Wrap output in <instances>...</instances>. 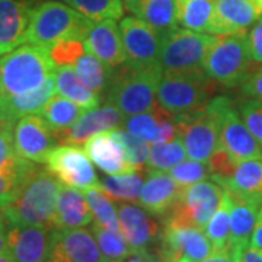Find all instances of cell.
I'll return each instance as SVG.
<instances>
[{"mask_svg": "<svg viewBox=\"0 0 262 262\" xmlns=\"http://www.w3.org/2000/svg\"><path fill=\"white\" fill-rule=\"evenodd\" d=\"M241 91L245 96L256 98L262 101V67L252 70L241 84Z\"/></svg>", "mask_w": 262, "mask_h": 262, "instance_id": "cell-47", "label": "cell"}, {"mask_svg": "<svg viewBox=\"0 0 262 262\" xmlns=\"http://www.w3.org/2000/svg\"><path fill=\"white\" fill-rule=\"evenodd\" d=\"M91 20L120 19L124 15V0H63Z\"/></svg>", "mask_w": 262, "mask_h": 262, "instance_id": "cell-39", "label": "cell"}, {"mask_svg": "<svg viewBox=\"0 0 262 262\" xmlns=\"http://www.w3.org/2000/svg\"><path fill=\"white\" fill-rule=\"evenodd\" d=\"M72 69H75L77 76L99 96L108 92L113 79V67L105 64L89 50L76 60Z\"/></svg>", "mask_w": 262, "mask_h": 262, "instance_id": "cell-32", "label": "cell"}, {"mask_svg": "<svg viewBox=\"0 0 262 262\" xmlns=\"http://www.w3.org/2000/svg\"><path fill=\"white\" fill-rule=\"evenodd\" d=\"M0 262H15L13 261V258H12V255L9 252H3L0 253Z\"/></svg>", "mask_w": 262, "mask_h": 262, "instance_id": "cell-53", "label": "cell"}, {"mask_svg": "<svg viewBox=\"0 0 262 262\" xmlns=\"http://www.w3.org/2000/svg\"><path fill=\"white\" fill-rule=\"evenodd\" d=\"M60 188L61 182L48 169L35 166L15 201L0 210L6 226H44L54 229Z\"/></svg>", "mask_w": 262, "mask_h": 262, "instance_id": "cell-1", "label": "cell"}, {"mask_svg": "<svg viewBox=\"0 0 262 262\" xmlns=\"http://www.w3.org/2000/svg\"><path fill=\"white\" fill-rule=\"evenodd\" d=\"M125 63L136 70H160L163 37L153 27L136 16L122 18L120 24Z\"/></svg>", "mask_w": 262, "mask_h": 262, "instance_id": "cell-11", "label": "cell"}, {"mask_svg": "<svg viewBox=\"0 0 262 262\" xmlns=\"http://www.w3.org/2000/svg\"><path fill=\"white\" fill-rule=\"evenodd\" d=\"M83 41L86 48L110 67L117 69L125 63L121 31L115 19L94 20Z\"/></svg>", "mask_w": 262, "mask_h": 262, "instance_id": "cell-19", "label": "cell"}, {"mask_svg": "<svg viewBox=\"0 0 262 262\" xmlns=\"http://www.w3.org/2000/svg\"><path fill=\"white\" fill-rule=\"evenodd\" d=\"M182 187L173 181L168 172L149 170L141 188L139 204L153 215H166L177 204Z\"/></svg>", "mask_w": 262, "mask_h": 262, "instance_id": "cell-20", "label": "cell"}, {"mask_svg": "<svg viewBox=\"0 0 262 262\" xmlns=\"http://www.w3.org/2000/svg\"><path fill=\"white\" fill-rule=\"evenodd\" d=\"M168 173L173 178V181L178 184L179 187L185 188L206 181L207 178H211V172L208 168V163L200 162V160H184L178 163L177 166L169 169Z\"/></svg>", "mask_w": 262, "mask_h": 262, "instance_id": "cell-42", "label": "cell"}, {"mask_svg": "<svg viewBox=\"0 0 262 262\" xmlns=\"http://www.w3.org/2000/svg\"><path fill=\"white\" fill-rule=\"evenodd\" d=\"M162 70H136L127 63L113 73L106 103L117 106L124 117L151 111L158 106V86Z\"/></svg>", "mask_w": 262, "mask_h": 262, "instance_id": "cell-4", "label": "cell"}, {"mask_svg": "<svg viewBox=\"0 0 262 262\" xmlns=\"http://www.w3.org/2000/svg\"><path fill=\"white\" fill-rule=\"evenodd\" d=\"M175 117V114L158 105L151 111L128 117L124 127L147 143H162L173 140L178 136Z\"/></svg>", "mask_w": 262, "mask_h": 262, "instance_id": "cell-24", "label": "cell"}, {"mask_svg": "<svg viewBox=\"0 0 262 262\" xmlns=\"http://www.w3.org/2000/svg\"><path fill=\"white\" fill-rule=\"evenodd\" d=\"M31 8L20 0H0V57L25 44Z\"/></svg>", "mask_w": 262, "mask_h": 262, "instance_id": "cell-23", "label": "cell"}, {"mask_svg": "<svg viewBox=\"0 0 262 262\" xmlns=\"http://www.w3.org/2000/svg\"><path fill=\"white\" fill-rule=\"evenodd\" d=\"M12 133L13 130L0 127V169L12 168L22 160L13 149Z\"/></svg>", "mask_w": 262, "mask_h": 262, "instance_id": "cell-45", "label": "cell"}, {"mask_svg": "<svg viewBox=\"0 0 262 262\" xmlns=\"http://www.w3.org/2000/svg\"><path fill=\"white\" fill-rule=\"evenodd\" d=\"M252 2L256 5V8L262 12V0H252Z\"/></svg>", "mask_w": 262, "mask_h": 262, "instance_id": "cell-55", "label": "cell"}, {"mask_svg": "<svg viewBox=\"0 0 262 262\" xmlns=\"http://www.w3.org/2000/svg\"><path fill=\"white\" fill-rule=\"evenodd\" d=\"M122 120L124 115L117 106L111 103H105L102 106L88 110L73 125L63 131L54 133V136L57 141L61 144L80 146L98 133L121 127Z\"/></svg>", "mask_w": 262, "mask_h": 262, "instance_id": "cell-16", "label": "cell"}, {"mask_svg": "<svg viewBox=\"0 0 262 262\" xmlns=\"http://www.w3.org/2000/svg\"><path fill=\"white\" fill-rule=\"evenodd\" d=\"M47 169L61 184L77 189L101 187L89 156L77 146H56L46 160Z\"/></svg>", "mask_w": 262, "mask_h": 262, "instance_id": "cell-13", "label": "cell"}, {"mask_svg": "<svg viewBox=\"0 0 262 262\" xmlns=\"http://www.w3.org/2000/svg\"><path fill=\"white\" fill-rule=\"evenodd\" d=\"M204 232L213 245L214 251L227 249L230 239V195L226 189L222 204L207 223Z\"/></svg>", "mask_w": 262, "mask_h": 262, "instance_id": "cell-38", "label": "cell"}, {"mask_svg": "<svg viewBox=\"0 0 262 262\" xmlns=\"http://www.w3.org/2000/svg\"><path fill=\"white\" fill-rule=\"evenodd\" d=\"M0 229H6V222H5V219H3L2 213H0Z\"/></svg>", "mask_w": 262, "mask_h": 262, "instance_id": "cell-54", "label": "cell"}, {"mask_svg": "<svg viewBox=\"0 0 262 262\" xmlns=\"http://www.w3.org/2000/svg\"><path fill=\"white\" fill-rule=\"evenodd\" d=\"M8 252V229H0V253Z\"/></svg>", "mask_w": 262, "mask_h": 262, "instance_id": "cell-52", "label": "cell"}, {"mask_svg": "<svg viewBox=\"0 0 262 262\" xmlns=\"http://www.w3.org/2000/svg\"><path fill=\"white\" fill-rule=\"evenodd\" d=\"M54 70L48 50L29 42L19 46L0 57V101L37 89Z\"/></svg>", "mask_w": 262, "mask_h": 262, "instance_id": "cell-2", "label": "cell"}, {"mask_svg": "<svg viewBox=\"0 0 262 262\" xmlns=\"http://www.w3.org/2000/svg\"><path fill=\"white\" fill-rule=\"evenodd\" d=\"M177 134L187 149L189 159L208 162L220 144L219 124L208 108L177 114Z\"/></svg>", "mask_w": 262, "mask_h": 262, "instance_id": "cell-10", "label": "cell"}, {"mask_svg": "<svg viewBox=\"0 0 262 262\" xmlns=\"http://www.w3.org/2000/svg\"><path fill=\"white\" fill-rule=\"evenodd\" d=\"M56 91L54 77L50 76L37 89L0 101V127L13 130L15 124L22 117L39 113L41 108L54 96Z\"/></svg>", "mask_w": 262, "mask_h": 262, "instance_id": "cell-22", "label": "cell"}, {"mask_svg": "<svg viewBox=\"0 0 262 262\" xmlns=\"http://www.w3.org/2000/svg\"><path fill=\"white\" fill-rule=\"evenodd\" d=\"M84 153L102 172L108 175H121L134 172L125 158V150L115 128L92 136L83 144Z\"/></svg>", "mask_w": 262, "mask_h": 262, "instance_id": "cell-18", "label": "cell"}, {"mask_svg": "<svg viewBox=\"0 0 262 262\" xmlns=\"http://www.w3.org/2000/svg\"><path fill=\"white\" fill-rule=\"evenodd\" d=\"M12 141L19 158L34 163H46L50 151L57 146L54 131L39 114H29L18 120Z\"/></svg>", "mask_w": 262, "mask_h": 262, "instance_id": "cell-14", "label": "cell"}, {"mask_svg": "<svg viewBox=\"0 0 262 262\" xmlns=\"http://www.w3.org/2000/svg\"><path fill=\"white\" fill-rule=\"evenodd\" d=\"M115 133H117L118 139L121 140L122 147L125 150V158L128 160L133 170L137 172L140 169L146 168L150 149L147 141L134 136L133 133H130L127 128H122V127H117Z\"/></svg>", "mask_w": 262, "mask_h": 262, "instance_id": "cell-41", "label": "cell"}, {"mask_svg": "<svg viewBox=\"0 0 262 262\" xmlns=\"http://www.w3.org/2000/svg\"><path fill=\"white\" fill-rule=\"evenodd\" d=\"M196 262H239V258L230 249H222V251H214L207 258Z\"/></svg>", "mask_w": 262, "mask_h": 262, "instance_id": "cell-49", "label": "cell"}, {"mask_svg": "<svg viewBox=\"0 0 262 262\" xmlns=\"http://www.w3.org/2000/svg\"><path fill=\"white\" fill-rule=\"evenodd\" d=\"M252 60L248 48V32L217 35L214 44L207 51L204 70L215 83L236 88L244 83L252 72Z\"/></svg>", "mask_w": 262, "mask_h": 262, "instance_id": "cell-6", "label": "cell"}, {"mask_svg": "<svg viewBox=\"0 0 262 262\" xmlns=\"http://www.w3.org/2000/svg\"><path fill=\"white\" fill-rule=\"evenodd\" d=\"M259 208L261 207L251 201L230 195V239L227 249L237 258H241V253L249 246Z\"/></svg>", "mask_w": 262, "mask_h": 262, "instance_id": "cell-26", "label": "cell"}, {"mask_svg": "<svg viewBox=\"0 0 262 262\" xmlns=\"http://www.w3.org/2000/svg\"><path fill=\"white\" fill-rule=\"evenodd\" d=\"M187 149L184 141L178 136L173 140L162 141V143H151L149 149V158L146 162V168L149 170H163L168 172L169 169L177 166L178 163L187 159Z\"/></svg>", "mask_w": 262, "mask_h": 262, "instance_id": "cell-35", "label": "cell"}, {"mask_svg": "<svg viewBox=\"0 0 262 262\" xmlns=\"http://www.w3.org/2000/svg\"><path fill=\"white\" fill-rule=\"evenodd\" d=\"M214 80L207 75H162L158 103L172 114L203 110L213 99Z\"/></svg>", "mask_w": 262, "mask_h": 262, "instance_id": "cell-7", "label": "cell"}, {"mask_svg": "<svg viewBox=\"0 0 262 262\" xmlns=\"http://www.w3.org/2000/svg\"><path fill=\"white\" fill-rule=\"evenodd\" d=\"M86 111V108L60 95L53 96L38 114L46 120L51 130L58 133L73 125Z\"/></svg>", "mask_w": 262, "mask_h": 262, "instance_id": "cell-33", "label": "cell"}, {"mask_svg": "<svg viewBox=\"0 0 262 262\" xmlns=\"http://www.w3.org/2000/svg\"><path fill=\"white\" fill-rule=\"evenodd\" d=\"M177 18L184 28L220 35L214 0H177Z\"/></svg>", "mask_w": 262, "mask_h": 262, "instance_id": "cell-30", "label": "cell"}, {"mask_svg": "<svg viewBox=\"0 0 262 262\" xmlns=\"http://www.w3.org/2000/svg\"><path fill=\"white\" fill-rule=\"evenodd\" d=\"M214 6L220 35L246 31L262 15L252 0H214Z\"/></svg>", "mask_w": 262, "mask_h": 262, "instance_id": "cell-29", "label": "cell"}, {"mask_svg": "<svg viewBox=\"0 0 262 262\" xmlns=\"http://www.w3.org/2000/svg\"><path fill=\"white\" fill-rule=\"evenodd\" d=\"M92 222L94 215L83 191L61 184L57 198L54 229H79Z\"/></svg>", "mask_w": 262, "mask_h": 262, "instance_id": "cell-25", "label": "cell"}, {"mask_svg": "<svg viewBox=\"0 0 262 262\" xmlns=\"http://www.w3.org/2000/svg\"><path fill=\"white\" fill-rule=\"evenodd\" d=\"M118 219L121 233L130 244L133 251L147 249V246L160 239L159 225L150 217L143 207L133 206L130 203L118 201Z\"/></svg>", "mask_w": 262, "mask_h": 262, "instance_id": "cell-21", "label": "cell"}, {"mask_svg": "<svg viewBox=\"0 0 262 262\" xmlns=\"http://www.w3.org/2000/svg\"><path fill=\"white\" fill-rule=\"evenodd\" d=\"M92 24L69 5L47 0L31 8L25 42L48 50L61 39H84Z\"/></svg>", "mask_w": 262, "mask_h": 262, "instance_id": "cell-3", "label": "cell"}, {"mask_svg": "<svg viewBox=\"0 0 262 262\" xmlns=\"http://www.w3.org/2000/svg\"><path fill=\"white\" fill-rule=\"evenodd\" d=\"M207 108L217 118L220 146L236 163L251 159L262 160V147L248 130L239 111L233 108V102L229 96H215Z\"/></svg>", "mask_w": 262, "mask_h": 262, "instance_id": "cell-8", "label": "cell"}, {"mask_svg": "<svg viewBox=\"0 0 262 262\" xmlns=\"http://www.w3.org/2000/svg\"><path fill=\"white\" fill-rule=\"evenodd\" d=\"M92 233L98 242L101 252L108 262L120 261L133 252V248L127 242L121 232L108 230L98 223L92 222Z\"/></svg>", "mask_w": 262, "mask_h": 262, "instance_id": "cell-40", "label": "cell"}, {"mask_svg": "<svg viewBox=\"0 0 262 262\" xmlns=\"http://www.w3.org/2000/svg\"><path fill=\"white\" fill-rule=\"evenodd\" d=\"M217 35L177 28L163 37L160 50L162 75H201L206 73L207 51Z\"/></svg>", "mask_w": 262, "mask_h": 262, "instance_id": "cell-5", "label": "cell"}, {"mask_svg": "<svg viewBox=\"0 0 262 262\" xmlns=\"http://www.w3.org/2000/svg\"><path fill=\"white\" fill-rule=\"evenodd\" d=\"M53 77L56 82L57 92L61 96L73 101L86 110H94L99 105L101 96L84 83L77 76L75 69L67 66L56 67Z\"/></svg>", "mask_w": 262, "mask_h": 262, "instance_id": "cell-31", "label": "cell"}, {"mask_svg": "<svg viewBox=\"0 0 262 262\" xmlns=\"http://www.w3.org/2000/svg\"><path fill=\"white\" fill-rule=\"evenodd\" d=\"M86 50L88 48L84 46L83 39L69 38V39H61L56 42L53 47L48 48V54L56 67H61V66L73 67L76 60L82 56Z\"/></svg>", "mask_w": 262, "mask_h": 262, "instance_id": "cell-43", "label": "cell"}, {"mask_svg": "<svg viewBox=\"0 0 262 262\" xmlns=\"http://www.w3.org/2000/svg\"><path fill=\"white\" fill-rule=\"evenodd\" d=\"M239 262H262V249L248 246L244 252L241 253Z\"/></svg>", "mask_w": 262, "mask_h": 262, "instance_id": "cell-51", "label": "cell"}, {"mask_svg": "<svg viewBox=\"0 0 262 262\" xmlns=\"http://www.w3.org/2000/svg\"><path fill=\"white\" fill-rule=\"evenodd\" d=\"M125 8L136 18L153 27L162 37L178 28L177 0H125Z\"/></svg>", "mask_w": 262, "mask_h": 262, "instance_id": "cell-27", "label": "cell"}, {"mask_svg": "<svg viewBox=\"0 0 262 262\" xmlns=\"http://www.w3.org/2000/svg\"><path fill=\"white\" fill-rule=\"evenodd\" d=\"M35 166L34 162L22 159L12 168L0 169V210L15 201L25 179Z\"/></svg>", "mask_w": 262, "mask_h": 262, "instance_id": "cell-37", "label": "cell"}, {"mask_svg": "<svg viewBox=\"0 0 262 262\" xmlns=\"http://www.w3.org/2000/svg\"><path fill=\"white\" fill-rule=\"evenodd\" d=\"M178 262H192V261H189V259H187V258H182V259H179Z\"/></svg>", "mask_w": 262, "mask_h": 262, "instance_id": "cell-56", "label": "cell"}, {"mask_svg": "<svg viewBox=\"0 0 262 262\" xmlns=\"http://www.w3.org/2000/svg\"><path fill=\"white\" fill-rule=\"evenodd\" d=\"M143 177L137 172L110 175L101 182L103 191L115 201L122 203H137L143 188Z\"/></svg>", "mask_w": 262, "mask_h": 262, "instance_id": "cell-36", "label": "cell"}, {"mask_svg": "<svg viewBox=\"0 0 262 262\" xmlns=\"http://www.w3.org/2000/svg\"><path fill=\"white\" fill-rule=\"evenodd\" d=\"M248 48L253 63L262 64V15L248 32Z\"/></svg>", "mask_w": 262, "mask_h": 262, "instance_id": "cell-46", "label": "cell"}, {"mask_svg": "<svg viewBox=\"0 0 262 262\" xmlns=\"http://www.w3.org/2000/svg\"><path fill=\"white\" fill-rule=\"evenodd\" d=\"M46 262H108L101 252L92 230L53 229Z\"/></svg>", "mask_w": 262, "mask_h": 262, "instance_id": "cell-15", "label": "cell"}, {"mask_svg": "<svg viewBox=\"0 0 262 262\" xmlns=\"http://www.w3.org/2000/svg\"><path fill=\"white\" fill-rule=\"evenodd\" d=\"M223 195L225 188L213 179L182 188L177 204L166 214V220L204 229L222 204Z\"/></svg>", "mask_w": 262, "mask_h": 262, "instance_id": "cell-9", "label": "cell"}, {"mask_svg": "<svg viewBox=\"0 0 262 262\" xmlns=\"http://www.w3.org/2000/svg\"><path fill=\"white\" fill-rule=\"evenodd\" d=\"M51 230L44 226H9L8 252L15 262H46Z\"/></svg>", "mask_w": 262, "mask_h": 262, "instance_id": "cell-17", "label": "cell"}, {"mask_svg": "<svg viewBox=\"0 0 262 262\" xmlns=\"http://www.w3.org/2000/svg\"><path fill=\"white\" fill-rule=\"evenodd\" d=\"M214 252L204 229L175 222H165L160 236V259L163 262H178L182 258L196 262Z\"/></svg>", "mask_w": 262, "mask_h": 262, "instance_id": "cell-12", "label": "cell"}, {"mask_svg": "<svg viewBox=\"0 0 262 262\" xmlns=\"http://www.w3.org/2000/svg\"><path fill=\"white\" fill-rule=\"evenodd\" d=\"M111 262H163L160 259V256L155 253L149 252V249H136L125 256L124 259L120 261H111Z\"/></svg>", "mask_w": 262, "mask_h": 262, "instance_id": "cell-48", "label": "cell"}, {"mask_svg": "<svg viewBox=\"0 0 262 262\" xmlns=\"http://www.w3.org/2000/svg\"><path fill=\"white\" fill-rule=\"evenodd\" d=\"M251 248H256V249H262V207L259 208V213H258V220H256V225L253 229L252 236H251Z\"/></svg>", "mask_w": 262, "mask_h": 262, "instance_id": "cell-50", "label": "cell"}, {"mask_svg": "<svg viewBox=\"0 0 262 262\" xmlns=\"http://www.w3.org/2000/svg\"><path fill=\"white\" fill-rule=\"evenodd\" d=\"M220 185L230 195L262 207V160L251 159L237 163L233 175L220 182Z\"/></svg>", "mask_w": 262, "mask_h": 262, "instance_id": "cell-28", "label": "cell"}, {"mask_svg": "<svg viewBox=\"0 0 262 262\" xmlns=\"http://www.w3.org/2000/svg\"><path fill=\"white\" fill-rule=\"evenodd\" d=\"M89 208L94 215V222L113 232H121L118 208L113 203V198L103 191L102 185L89 188L83 191Z\"/></svg>", "mask_w": 262, "mask_h": 262, "instance_id": "cell-34", "label": "cell"}, {"mask_svg": "<svg viewBox=\"0 0 262 262\" xmlns=\"http://www.w3.org/2000/svg\"><path fill=\"white\" fill-rule=\"evenodd\" d=\"M239 114L246 124L248 130L252 133L258 144L262 147V101L256 98H246L239 103Z\"/></svg>", "mask_w": 262, "mask_h": 262, "instance_id": "cell-44", "label": "cell"}]
</instances>
